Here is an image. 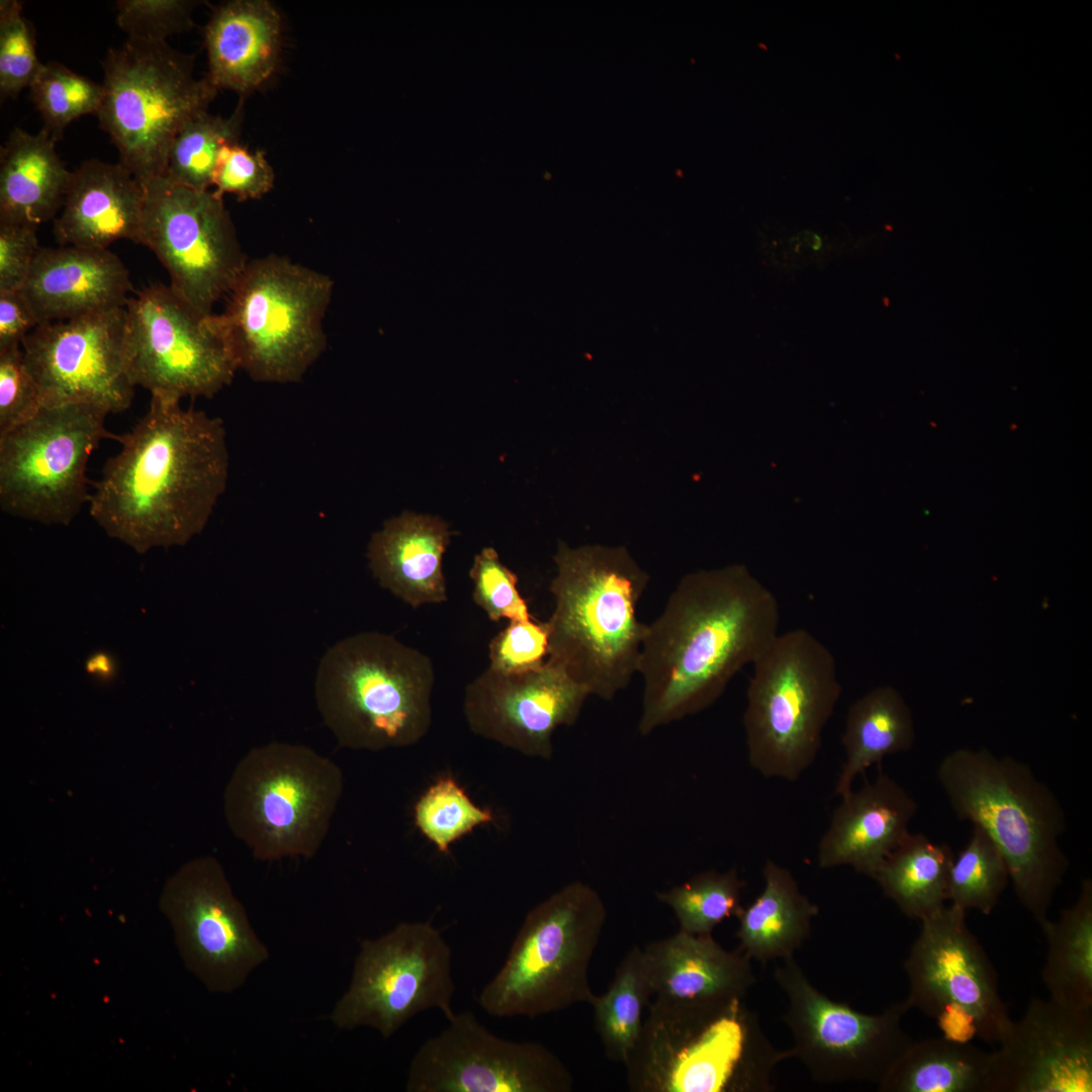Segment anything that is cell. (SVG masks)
<instances>
[{"instance_id": "6da1fadb", "label": "cell", "mask_w": 1092, "mask_h": 1092, "mask_svg": "<svg viewBox=\"0 0 1092 1092\" xmlns=\"http://www.w3.org/2000/svg\"><path fill=\"white\" fill-rule=\"evenodd\" d=\"M151 394L147 413L125 434L89 497L99 527L138 553L183 546L200 534L223 494L230 471L222 420Z\"/></svg>"}, {"instance_id": "7a4b0ae2", "label": "cell", "mask_w": 1092, "mask_h": 1092, "mask_svg": "<svg viewBox=\"0 0 1092 1092\" xmlns=\"http://www.w3.org/2000/svg\"><path fill=\"white\" fill-rule=\"evenodd\" d=\"M776 596L742 566L687 574L650 624L637 672L644 681L638 730L695 715L779 635Z\"/></svg>"}, {"instance_id": "3957f363", "label": "cell", "mask_w": 1092, "mask_h": 1092, "mask_svg": "<svg viewBox=\"0 0 1092 1092\" xmlns=\"http://www.w3.org/2000/svg\"><path fill=\"white\" fill-rule=\"evenodd\" d=\"M548 659L589 695L612 700L637 672L647 624L636 616L649 575L624 547L559 542Z\"/></svg>"}, {"instance_id": "277c9868", "label": "cell", "mask_w": 1092, "mask_h": 1092, "mask_svg": "<svg viewBox=\"0 0 1092 1092\" xmlns=\"http://www.w3.org/2000/svg\"><path fill=\"white\" fill-rule=\"evenodd\" d=\"M937 779L957 816L998 847L1016 897L1042 923L1069 867L1060 846L1066 818L1057 796L1027 764L986 748L951 751Z\"/></svg>"}, {"instance_id": "5b68a950", "label": "cell", "mask_w": 1092, "mask_h": 1092, "mask_svg": "<svg viewBox=\"0 0 1092 1092\" xmlns=\"http://www.w3.org/2000/svg\"><path fill=\"white\" fill-rule=\"evenodd\" d=\"M776 1049L743 1000L712 1008L650 1001L625 1066L635 1092H769Z\"/></svg>"}, {"instance_id": "8992f818", "label": "cell", "mask_w": 1092, "mask_h": 1092, "mask_svg": "<svg viewBox=\"0 0 1092 1092\" xmlns=\"http://www.w3.org/2000/svg\"><path fill=\"white\" fill-rule=\"evenodd\" d=\"M434 682L426 654L391 635L368 631L328 649L314 695L341 747L380 751L414 745L427 734Z\"/></svg>"}, {"instance_id": "52a82bcc", "label": "cell", "mask_w": 1092, "mask_h": 1092, "mask_svg": "<svg viewBox=\"0 0 1092 1092\" xmlns=\"http://www.w3.org/2000/svg\"><path fill=\"white\" fill-rule=\"evenodd\" d=\"M343 792L342 769L330 757L274 741L251 748L237 763L223 813L256 859L310 858L329 834Z\"/></svg>"}, {"instance_id": "ba28073f", "label": "cell", "mask_w": 1092, "mask_h": 1092, "mask_svg": "<svg viewBox=\"0 0 1092 1092\" xmlns=\"http://www.w3.org/2000/svg\"><path fill=\"white\" fill-rule=\"evenodd\" d=\"M743 727L750 765L796 782L815 761L841 695L833 653L810 631L779 633L752 663Z\"/></svg>"}, {"instance_id": "9c48e42d", "label": "cell", "mask_w": 1092, "mask_h": 1092, "mask_svg": "<svg viewBox=\"0 0 1092 1092\" xmlns=\"http://www.w3.org/2000/svg\"><path fill=\"white\" fill-rule=\"evenodd\" d=\"M330 276L269 255L248 262L224 311L212 313L239 370L263 383H296L327 346Z\"/></svg>"}, {"instance_id": "30bf717a", "label": "cell", "mask_w": 1092, "mask_h": 1092, "mask_svg": "<svg viewBox=\"0 0 1092 1092\" xmlns=\"http://www.w3.org/2000/svg\"><path fill=\"white\" fill-rule=\"evenodd\" d=\"M607 920L600 894L572 882L526 915L505 963L482 988L490 1016L535 1018L590 1004L588 968Z\"/></svg>"}, {"instance_id": "8fae6325", "label": "cell", "mask_w": 1092, "mask_h": 1092, "mask_svg": "<svg viewBox=\"0 0 1092 1092\" xmlns=\"http://www.w3.org/2000/svg\"><path fill=\"white\" fill-rule=\"evenodd\" d=\"M193 62L167 41L133 38L101 61L99 126L117 149L118 163L144 186L165 174L176 134L218 91L206 76L194 77Z\"/></svg>"}, {"instance_id": "7c38bea8", "label": "cell", "mask_w": 1092, "mask_h": 1092, "mask_svg": "<svg viewBox=\"0 0 1092 1092\" xmlns=\"http://www.w3.org/2000/svg\"><path fill=\"white\" fill-rule=\"evenodd\" d=\"M108 414L89 403L43 405L0 435V508L46 525H69L89 502L87 465Z\"/></svg>"}, {"instance_id": "4fadbf2b", "label": "cell", "mask_w": 1092, "mask_h": 1092, "mask_svg": "<svg viewBox=\"0 0 1092 1092\" xmlns=\"http://www.w3.org/2000/svg\"><path fill=\"white\" fill-rule=\"evenodd\" d=\"M966 911L944 905L920 920L903 968L904 1000L935 1021L943 1036L999 1044L1013 1020L999 993L997 973L966 922Z\"/></svg>"}, {"instance_id": "5bb4252c", "label": "cell", "mask_w": 1092, "mask_h": 1092, "mask_svg": "<svg viewBox=\"0 0 1092 1092\" xmlns=\"http://www.w3.org/2000/svg\"><path fill=\"white\" fill-rule=\"evenodd\" d=\"M454 992L452 950L441 932L428 921L400 922L361 941L331 1020L340 1029L373 1028L387 1039L425 1010L451 1017Z\"/></svg>"}, {"instance_id": "9a60e30c", "label": "cell", "mask_w": 1092, "mask_h": 1092, "mask_svg": "<svg viewBox=\"0 0 1092 1092\" xmlns=\"http://www.w3.org/2000/svg\"><path fill=\"white\" fill-rule=\"evenodd\" d=\"M139 244L170 276V287L202 314L234 288L248 261L223 197L160 176L145 185Z\"/></svg>"}, {"instance_id": "2e32d148", "label": "cell", "mask_w": 1092, "mask_h": 1092, "mask_svg": "<svg viewBox=\"0 0 1092 1092\" xmlns=\"http://www.w3.org/2000/svg\"><path fill=\"white\" fill-rule=\"evenodd\" d=\"M774 977L788 999L783 1019L799 1059L819 1083L879 1084L912 1041L902 1026L904 1001L868 1014L819 991L794 956L782 960Z\"/></svg>"}, {"instance_id": "e0dca14e", "label": "cell", "mask_w": 1092, "mask_h": 1092, "mask_svg": "<svg viewBox=\"0 0 1092 1092\" xmlns=\"http://www.w3.org/2000/svg\"><path fill=\"white\" fill-rule=\"evenodd\" d=\"M125 354L132 384L151 394L212 397L239 370L211 314H202L170 286L152 284L125 305Z\"/></svg>"}, {"instance_id": "ac0fdd59", "label": "cell", "mask_w": 1092, "mask_h": 1092, "mask_svg": "<svg viewBox=\"0 0 1092 1092\" xmlns=\"http://www.w3.org/2000/svg\"><path fill=\"white\" fill-rule=\"evenodd\" d=\"M160 906L185 966L213 993H232L269 959L219 861L200 856L166 882Z\"/></svg>"}, {"instance_id": "d6986e66", "label": "cell", "mask_w": 1092, "mask_h": 1092, "mask_svg": "<svg viewBox=\"0 0 1092 1092\" xmlns=\"http://www.w3.org/2000/svg\"><path fill=\"white\" fill-rule=\"evenodd\" d=\"M428 1038L407 1070V1092H568L573 1078L538 1042L502 1038L471 1011L454 1013Z\"/></svg>"}, {"instance_id": "ffe728a7", "label": "cell", "mask_w": 1092, "mask_h": 1092, "mask_svg": "<svg viewBox=\"0 0 1092 1092\" xmlns=\"http://www.w3.org/2000/svg\"><path fill=\"white\" fill-rule=\"evenodd\" d=\"M125 336V307L37 325L21 349L43 405L89 403L108 415L127 410L135 386Z\"/></svg>"}, {"instance_id": "44dd1931", "label": "cell", "mask_w": 1092, "mask_h": 1092, "mask_svg": "<svg viewBox=\"0 0 1092 1092\" xmlns=\"http://www.w3.org/2000/svg\"><path fill=\"white\" fill-rule=\"evenodd\" d=\"M589 693L559 665L507 674L487 668L465 690L463 711L470 730L526 756L550 759L552 737L575 723Z\"/></svg>"}, {"instance_id": "7402d4cb", "label": "cell", "mask_w": 1092, "mask_h": 1092, "mask_svg": "<svg viewBox=\"0 0 1092 1092\" xmlns=\"http://www.w3.org/2000/svg\"><path fill=\"white\" fill-rule=\"evenodd\" d=\"M998 1045L989 1092L1092 1091V1013L1032 998Z\"/></svg>"}, {"instance_id": "603a6c76", "label": "cell", "mask_w": 1092, "mask_h": 1092, "mask_svg": "<svg viewBox=\"0 0 1092 1092\" xmlns=\"http://www.w3.org/2000/svg\"><path fill=\"white\" fill-rule=\"evenodd\" d=\"M20 290L39 325L125 307L132 285L109 249L60 246L38 249Z\"/></svg>"}, {"instance_id": "cb8c5ba5", "label": "cell", "mask_w": 1092, "mask_h": 1092, "mask_svg": "<svg viewBox=\"0 0 1092 1092\" xmlns=\"http://www.w3.org/2000/svg\"><path fill=\"white\" fill-rule=\"evenodd\" d=\"M643 959L654 1000L711 1008L743 1000L755 978L750 959L728 951L712 934L677 933L645 946Z\"/></svg>"}, {"instance_id": "d4e9b609", "label": "cell", "mask_w": 1092, "mask_h": 1092, "mask_svg": "<svg viewBox=\"0 0 1092 1092\" xmlns=\"http://www.w3.org/2000/svg\"><path fill=\"white\" fill-rule=\"evenodd\" d=\"M840 798L819 841L818 864L821 869L848 866L874 879L885 858L910 833L917 804L882 771Z\"/></svg>"}, {"instance_id": "484cf974", "label": "cell", "mask_w": 1092, "mask_h": 1092, "mask_svg": "<svg viewBox=\"0 0 1092 1092\" xmlns=\"http://www.w3.org/2000/svg\"><path fill=\"white\" fill-rule=\"evenodd\" d=\"M145 186L121 164L84 161L72 171L53 234L60 246L108 249L118 240L139 244Z\"/></svg>"}, {"instance_id": "4316f807", "label": "cell", "mask_w": 1092, "mask_h": 1092, "mask_svg": "<svg viewBox=\"0 0 1092 1092\" xmlns=\"http://www.w3.org/2000/svg\"><path fill=\"white\" fill-rule=\"evenodd\" d=\"M207 79L240 94L258 88L277 68L281 17L267 0H233L216 6L204 28Z\"/></svg>"}, {"instance_id": "83f0119b", "label": "cell", "mask_w": 1092, "mask_h": 1092, "mask_svg": "<svg viewBox=\"0 0 1092 1092\" xmlns=\"http://www.w3.org/2000/svg\"><path fill=\"white\" fill-rule=\"evenodd\" d=\"M450 537L442 519L404 512L371 536L369 567L383 588L413 608L446 602L442 562Z\"/></svg>"}, {"instance_id": "f1b7e54d", "label": "cell", "mask_w": 1092, "mask_h": 1092, "mask_svg": "<svg viewBox=\"0 0 1092 1092\" xmlns=\"http://www.w3.org/2000/svg\"><path fill=\"white\" fill-rule=\"evenodd\" d=\"M56 144L43 127L10 132L0 151V222L38 226L61 211L72 171Z\"/></svg>"}, {"instance_id": "f546056e", "label": "cell", "mask_w": 1092, "mask_h": 1092, "mask_svg": "<svg viewBox=\"0 0 1092 1092\" xmlns=\"http://www.w3.org/2000/svg\"><path fill=\"white\" fill-rule=\"evenodd\" d=\"M763 888L737 914L740 951L760 963L787 959L809 937L818 907L805 896L792 873L767 859Z\"/></svg>"}, {"instance_id": "4dcf8cb0", "label": "cell", "mask_w": 1092, "mask_h": 1092, "mask_svg": "<svg viewBox=\"0 0 1092 1092\" xmlns=\"http://www.w3.org/2000/svg\"><path fill=\"white\" fill-rule=\"evenodd\" d=\"M915 740L912 713L893 687L873 689L848 708L841 742L845 750L834 793L842 797L854 780L891 754L909 750Z\"/></svg>"}, {"instance_id": "1f68e13d", "label": "cell", "mask_w": 1092, "mask_h": 1092, "mask_svg": "<svg viewBox=\"0 0 1092 1092\" xmlns=\"http://www.w3.org/2000/svg\"><path fill=\"white\" fill-rule=\"evenodd\" d=\"M991 1052L946 1036L913 1040L877 1085L881 1092H989Z\"/></svg>"}, {"instance_id": "d6a6232c", "label": "cell", "mask_w": 1092, "mask_h": 1092, "mask_svg": "<svg viewBox=\"0 0 1092 1092\" xmlns=\"http://www.w3.org/2000/svg\"><path fill=\"white\" fill-rule=\"evenodd\" d=\"M1046 940L1042 982L1055 1002L1092 1013V881L1084 879L1076 902L1058 920L1039 924Z\"/></svg>"}, {"instance_id": "836d02e7", "label": "cell", "mask_w": 1092, "mask_h": 1092, "mask_svg": "<svg viewBox=\"0 0 1092 1092\" xmlns=\"http://www.w3.org/2000/svg\"><path fill=\"white\" fill-rule=\"evenodd\" d=\"M954 853L920 833H909L885 858L874 879L910 919L922 920L945 905Z\"/></svg>"}, {"instance_id": "e575fe53", "label": "cell", "mask_w": 1092, "mask_h": 1092, "mask_svg": "<svg viewBox=\"0 0 1092 1092\" xmlns=\"http://www.w3.org/2000/svg\"><path fill=\"white\" fill-rule=\"evenodd\" d=\"M652 991L645 969L643 951L633 946L616 969L614 979L603 995H595V1027L606 1056L626 1064L639 1038L644 1010Z\"/></svg>"}, {"instance_id": "d590c367", "label": "cell", "mask_w": 1092, "mask_h": 1092, "mask_svg": "<svg viewBox=\"0 0 1092 1092\" xmlns=\"http://www.w3.org/2000/svg\"><path fill=\"white\" fill-rule=\"evenodd\" d=\"M243 105L228 117L207 110L192 116L178 131L167 158L165 176L196 190H209L220 148L238 141Z\"/></svg>"}, {"instance_id": "8d00e7d4", "label": "cell", "mask_w": 1092, "mask_h": 1092, "mask_svg": "<svg viewBox=\"0 0 1092 1092\" xmlns=\"http://www.w3.org/2000/svg\"><path fill=\"white\" fill-rule=\"evenodd\" d=\"M743 887L735 869L706 871L657 897L672 909L680 931L712 934L718 924L739 913Z\"/></svg>"}, {"instance_id": "74e56055", "label": "cell", "mask_w": 1092, "mask_h": 1092, "mask_svg": "<svg viewBox=\"0 0 1092 1092\" xmlns=\"http://www.w3.org/2000/svg\"><path fill=\"white\" fill-rule=\"evenodd\" d=\"M1009 881L1003 855L988 835L974 826L968 844L951 862L947 900L966 912L989 915Z\"/></svg>"}, {"instance_id": "f35d334b", "label": "cell", "mask_w": 1092, "mask_h": 1092, "mask_svg": "<svg viewBox=\"0 0 1092 1092\" xmlns=\"http://www.w3.org/2000/svg\"><path fill=\"white\" fill-rule=\"evenodd\" d=\"M493 818L489 809L474 804L451 777L438 779L414 807L415 825L442 853H447L454 842L478 826L492 822Z\"/></svg>"}, {"instance_id": "ab89813d", "label": "cell", "mask_w": 1092, "mask_h": 1092, "mask_svg": "<svg viewBox=\"0 0 1092 1092\" xmlns=\"http://www.w3.org/2000/svg\"><path fill=\"white\" fill-rule=\"evenodd\" d=\"M29 96L43 120V128L59 142L75 119L98 111L102 85L58 62L42 65L29 86Z\"/></svg>"}, {"instance_id": "60d3db41", "label": "cell", "mask_w": 1092, "mask_h": 1092, "mask_svg": "<svg viewBox=\"0 0 1092 1092\" xmlns=\"http://www.w3.org/2000/svg\"><path fill=\"white\" fill-rule=\"evenodd\" d=\"M43 63L36 54L35 30L23 15V3L0 1V96L15 98L29 88Z\"/></svg>"}, {"instance_id": "b9f144b4", "label": "cell", "mask_w": 1092, "mask_h": 1092, "mask_svg": "<svg viewBox=\"0 0 1092 1092\" xmlns=\"http://www.w3.org/2000/svg\"><path fill=\"white\" fill-rule=\"evenodd\" d=\"M469 575L473 581V600L489 620L533 618L518 589V576L500 562L493 548H483L474 557Z\"/></svg>"}, {"instance_id": "7bdbcfd3", "label": "cell", "mask_w": 1092, "mask_h": 1092, "mask_svg": "<svg viewBox=\"0 0 1092 1092\" xmlns=\"http://www.w3.org/2000/svg\"><path fill=\"white\" fill-rule=\"evenodd\" d=\"M195 2L187 0H118L116 23L127 38L167 41L191 29Z\"/></svg>"}, {"instance_id": "ee69618b", "label": "cell", "mask_w": 1092, "mask_h": 1092, "mask_svg": "<svg viewBox=\"0 0 1092 1092\" xmlns=\"http://www.w3.org/2000/svg\"><path fill=\"white\" fill-rule=\"evenodd\" d=\"M274 180L265 152H250L237 142L220 148L212 176L218 196L229 193L239 200L258 199L273 188Z\"/></svg>"}, {"instance_id": "f6af8a7d", "label": "cell", "mask_w": 1092, "mask_h": 1092, "mask_svg": "<svg viewBox=\"0 0 1092 1092\" xmlns=\"http://www.w3.org/2000/svg\"><path fill=\"white\" fill-rule=\"evenodd\" d=\"M489 668L507 674L522 673L545 664L549 656L547 622L510 621L489 643Z\"/></svg>"}, {"instance_id": "bcb514c9", "label": "cell", "mask_w": 1092, "mask_h": 1092, "mask_svg": "<svg viewBox=\"0 0 1092 1092\" xmlns=\"http://www.w3.org/2000/svg\"><path fill=\"white\" fill-rule=\"evenodd\" d=\"M42 406L21 347L0 350V435L28 421Z\"/></svg>"}, {"instance_id": "7dc6e473", "label": "cell", "mask_w": 1092, "mask_h": 1092, "mask_svg": "<svg viewBox=\"0 0 1092 1092\" xmlns=\"http://www.w3.org/2000/svg\"><path fill=\"white\" fill-rule=\"evenodd\" d=\"M37 226L0 222V291L20 290L40 246Z\"/></svg>"}, {"instance_id": "c3c4849f", "label": "cell", "mask_w": 1092, "mask_h": 1092, "mask_svg": "<svg viewBox=\"0 0 1092 1092\" xmlns=\"http://www.w3.org/2000/svg\"><path fill=\"white\" fill-rule=\"evenodd\" d=\"M37 325L21 290L0 291V350L21 347Z\"/></svg>"}, {"instance_id": "681fc988", "label": "cell", "mask_w": 1092, "mask_h": 1092, "mask_svg": "<svg viewBox=\"0 0 1092 1092\" xmlns=\"http://www.w3.org/2000/svg\"><path fill=\"white\" fill-rule=\"evenodd\" d=\"M87 670L101 676H108L112 670L110 658L105 654H95L87 662Z\"/></svg>"}]
</instances>
